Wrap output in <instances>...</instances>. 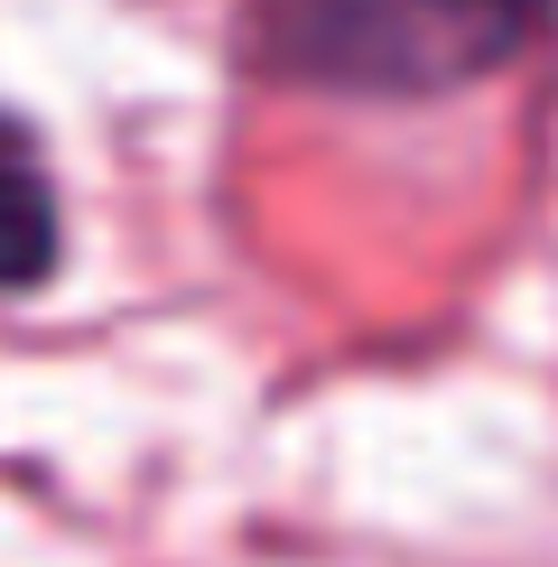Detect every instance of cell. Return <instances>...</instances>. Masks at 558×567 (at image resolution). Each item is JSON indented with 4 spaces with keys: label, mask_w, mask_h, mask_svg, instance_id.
Masks as SVG:
<instances>
[{
    "label": "cell",
    "mask_w": 558,
    "mask_h": 567,
    "mask_svg": "<svg viewBox=\"0 0 558 567\" xmlns=\"http://www.w3.org/2000/svg\"><path fill=\"white\" fill-rule=\"evenodd\" d=\"M558 0H251L261 84L326 103H437L549 38Z\"/></svg>",
    "instance_id": "1"
},
{
    "label": "cell",
    "mask_w": 558,
    "mask_h": 567,
    "mask_svg": "<svg viewBox=\"0 0 558 567\" xmlns=\"http://www.w3.org/2000/svg\"><path fill=\"white\" fill-rule=\"evenodd\" d=\"M56 261H65V196L46 168V140L19 112H0V298L46 289Z\"/></svg>",
    "instance_id": "2"
}]
</instances>
